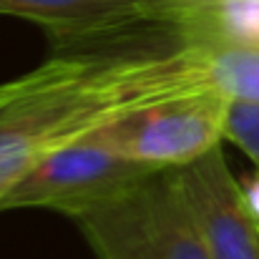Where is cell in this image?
I'll return each mask as SVG.
<instances>
[{
    "label": "cell",
    "instance_id": "obj_9",
    "mask_svg": "<svg viewBox=\"0 0 259 259\" xmlns=\"http://www.w3.org/2000/svg\"><path fill=\"white\" fill-rule=\"evenodd\" d=\"M239 191H242L244 209L249 211V217L259 224V169L239 181Z\"/></svg>",
    "mask_w": 259,
    "mask_h": 259
},
{
    "label": "cell",
    "instance_id": "obj_7",
    "mask_svg": "<svg viewBox=\"0 0 259 259\" xmlns=\"http://www.w3.org/2000/svg\"><path fill=\"white\" fill-rule=\"evenodd\" d=\"M186 13L161 8L151 0H0V15L40 25L56 51L101 43L156 20L179 23Z\"/></svg>",
    "mask_w": 259,
    "mask_h": 259
},
{
    "label": "cell",
    "instance_id": "obj_1",
    "mask_svg": "<svg viewBox=\"0 0 259 259\" xmlns=\"http://www.w3.org/2000/svg\"><path fill=\"white\" fill-rule=\"evenodd\" d=\"M126 111L113 53L101 48L58 51L0 83V199L43 159Z\"/></svg>",
    "mask_w": 259,
    "mask_h": 259
},
{
    "label": "cell",
    "instance_id": "obj_10",
    "mask_svg": "<svg viewBox=\"0 0 259 259\" xmlns=\"http://www.w3.org/2000/svg\"><path fill=\"white\" fill-rule=\"evenodd\" d=\"M151 3L169 8V10H196V8H209V5L227 3V0H151Z\"/></svg>",
    "mask_w": 259,
    "mask_h": 259
},
{
    "label": "cell",
    "instance_id": "obj_2",
    "mask_svg": "<svg viewBox=\"0 0 259 259\" xmlns=\"http://www.w3.org/2000/svg\"><path fill=\"white\" fill-rule=\"evenodd\" d=\"M98 259H209L174 169L73 217Z\"/></svg>",
    "mask_w": 259,
    "mask_h": 259
},
{
    "label": "cell",
    "instance_id": "obj_5",
    "mask_svg": "<svg viewBox=\"0 0 259 259\" xmlns=\"http://www.w3.org/2000/svg\"><path fill=\"white\" fill-rule=\"evenodd\" d=\"M156 171L161 169L131 161L83 136L25 174L0 199V211L46 206L73 219Z\"/></svg>",
    "mask_w": 259,
    "mask_h": 259
},
{
    "label": "cell",
    "instance_id": "obj_6",
    "mask_svg": "<svg viewBox=\"0 0 259 259\" xmlns=\"http://www.w3.org/2000/svg\"><path fill=\"white\" fill-rule=\"evenodd\" d=\"M174 174L209 259H259V224L244 209L222 146Z\"/></svg>",
    "mask_w": 259,
    "mask_h": 259
},
{
    "label": "cell",
    "instance_id": "obj_8",
    "mask_svg": "<svg viewBox=\"0 0 259 259\" xmlns=\"http://www.w3.org/2000/svg\"><path fill=\"white\" fill-rule=\"evenodd\" d=\"M227 141L242 149L259 169V103L232 101L227 113Z\"/></svg>",
    "mask_w": 259,
    "mask_h": 259
},
{
    "label": "cell",
    "instance_id": "obj_4",
    "mask_svg": "<svg viewBox=\"0 0 259 259\" xmlns=\"http://www.w3.org/2000/svg\"><path fill=\"white\" fill-rule=\"evenodd\" d=\"M229 98L219 93H189L156 101L116 116L88 139L141 164L181 169L227 139Z\"/></svg>",
    "mask_w": 259,
    "mask_h": 259
},
{
    "label": "cell",
    "instance_id": "obj_3",
    "mask_svg": "<svg viewBox=\"0 0 259 259\" xmlns=\"http://www.w3.org/2000/svg\"><path fill=\"white\" fill-rule=\"evenodd\" d=\"M116 73L131 111L189 93L259 103V43L184 38L174 51L116 53Z\"/></svg>",
    "mask_w": 259,
    "mask_h": 259
}]
</instances>
